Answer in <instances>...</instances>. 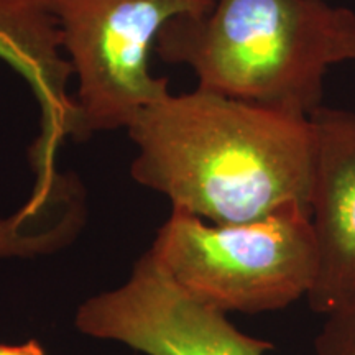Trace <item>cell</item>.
I'll use <instances>...</instances> for the list:
<instances>
[{
	"label": "cell",
	"mask_w": 355,
	"mask_h": 355,
	"mask_svg": "<svg viewBox=\"0 0 355 355\" xmlns=\"http://www.w3.org/2000/svg\"><path fill=\"white\" fill-rule=\"evenodd\" d=\"M127 130L139 148L133 180L165 194L173 209L212 224L309 211V115L198 87L170 92Z\"/></svg>",
	"instance_id": "cell-1"
},
{
	"label": "cell",
	"mask_w": 355,
	"mask_h": 355,
	"mask_svg": "<svg viewBox=\"0 0 355 355\" xmlns=\"http://www.w3.org/2000/svg\"><path fill=\"white\" fill-rule=\"evenodd\" d=\"M309 121V217L318 268L306 300L326 316L355 296V112L321 105Z\"/></svg>",
	"instance_id": "cell-6"
},
{
	"label": "cell",
	"mask_w": 355,
	"mask_h": 355,
	"mask_svg": "<svg viewBox=\"0 0 355 355\" xmlns=\"http://www.w3.org/2000/svg\"><path fill=\"white\" fill-rule=\"evenodd\" d=\"M148 252L180 290L224 314L286 308L308 296L318 268L304 209L241 224H206L173 209Z\"/></svg>",
	"instance_id": "cell-3"
},
{
	"label": "cell",
	"mask_w": 355,
	"mask_h": 355,
	"mask_svg": "<svg viewBox=\"0 0 355 355\" xmlns=\"http://www.w3.org/2000/svg\"><path fill=\"white\" fill-rule=\"evenodd\" d=\"M153 48L193 69L198 87L311 115L327 69L355 60V12L326 0H214L171 19Z\"/></svg>",
	"instance_id": "cell-2"
},
{
	"label": "cell",
	"mask_w": 355,
	"mask_h": 355,
	"mask_svg": "<svg viewBox=\"0 0 355 355\" xmlns=\"http://www.w3.org/2000/svg\"><path fill=\"white\" fill-rule=\"evenodd\" d=\"M0 355H44V352L42 345L32 340L21 345L0 344Z\"/></svg>",
	"instance_id": "cell-9"
},
{
	"label": "cell",
	"mask_w": 355,
	"mask_h": 355,
	"mask_svg": "<svg viewBox=\"0 0 355 355\" xmlns=\"http://www.w3.org/2000/svg\"><path fill=\"white\" fill-rule=\"evenodd\" d=\"M314 350L316 355H355V296L326 314Z\"/></svg>",
	"instance_id": "cell-7"
},
{
	"label": "cell",
	"mask_w": 355,
	"mask_h": 355,
	"mask_svg": "<svg viewBox=\"0 0 355 355\" xmlns=\"http://www.w3.org/2000/svg\"><path fill=\"white\" fill-rule=\"evenodd\" d=\"M79 331L119 340L145 355H266L270 340L243 334L224 313L180 290L150 252L125 285L78 311Z\"/></svg>",
	"instance_id": "cell-5"
},
{
	"label": "cell",
	"mask_w": 355,
	"mask_h": 355,
	"mask_svg": "<svg viewBox=\"0 0 355 355\" xmlns=\"http://www.w3.org/2000/svg\"><path fill=\"white\" fill-rule=\"evenodd\" d=\"M60 30L79 91L74 137L128 127L141 110L170 94L150 73L159 30L181 15H201L214 0H40Z\"/></svg>",
	"instance_id": "cell-4"
},
{
	"label": "cell",
	"mask_w": 355,
	"mask_h": 355,
	"mask_svg": "<svg viewBox=\"0 0 355 355\" xmlns=\"http://www.w3.org/2000/svg\"><path fill=\"white\" fill-rule=\"evenodd\" d=\"M0 60L17 69L30 84L37 83L40 76V64L37 56L28 43L19 38L12 30L0 28Z\"/></svg>",
	"instance_id": "cell-8"
}]
</instances>
